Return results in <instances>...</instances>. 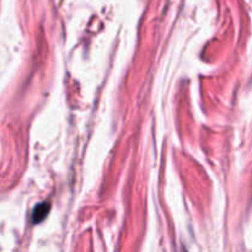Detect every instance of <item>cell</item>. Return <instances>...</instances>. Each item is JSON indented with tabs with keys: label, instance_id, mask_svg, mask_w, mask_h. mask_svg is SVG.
Returning a JSON list of instances; mask_svg holds the SVG:
<instances>
[{
	"label": "cell",
	"instance_id": "1",
	"mask_svg": "<svg viewBox=\"0 0 252 252\" xmlns=\"http://www.w3.org/2000/svg\"><path fill=\"white\" fill-rule=\"evenodd\" d=\"M49 212V203H41L33 209V213H32V221L34 224H38L43 220L47 217Z\"/></svg>",
	"mask_w": 252,
	"mask_h": 252
}]
</instances>
